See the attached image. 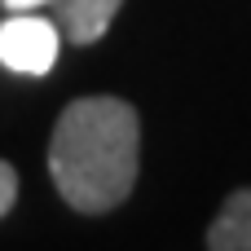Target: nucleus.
<instances>
[{"mask_svg":"<svg viewBox=\"0 0 251 251\" xmlns=\"http://www.w3.org/2000/svg\"><path fill=\"white\" fill-rule=\"evenodd\" d=\"M141 119L119 97H79L57 115L49 172L57 194L88 216L119 207L137 185Z\"/></svg>","mask_w":251,"mask_h":251,"instance_id":"nucleus-1","label":"nucleus"},{"mask_svg":"<svg viewBox=\"0 0 251 251\" xmlns=\"http://www.w3.org/2000/svg\"><path fill=\"white\" fill-rule=\"evenodd\" d=\"M62 31L53 18H40L35 9H13L0 22V66L13 75H49L57 62Z\"/></svg>","mask_w":251,"mask_h":251,"instance_id":"nucleus-2","label":"nucleus"},{"mask_svg":"<svg viewBox=\"0 0 251 251\" xmlns=\"http://www.w3.org/2000/svg\"><path fill=\"white\" fill-rule=\"evenodd\" d=\"M49 4L57 9L53 22H57V31L71 44H97L110 31V22H115L124 0H49Z\"/></svg>","mask_w":251,"mask_h":251,"instance_id":"nucleus-3","label":"nucleus"},{"mask_svg":"<svg viewBox=\"0 0 251 251\" xmlns=\"http://www.w3.org/2000/svg\"><path fill=\"white\" fill-rule=\"evenodd\" d=\"M212 251H251V190H234L216 221L207 225Z\"/></svg>","mask_w":251,"mask_h":251,"instance_id":"nucleus-4","label":"nucleus"},{"mask_svg":"<svg viewBox=\"0 0 251 251\" xmlns=\"http://www.w3.org/2000/svg\"><path fill=\"white\" fill-rule=\"evenodd\" d=\"M13 199H18V172L0 159V216L13 207Z\"/></svg>","mask_w":251,"mask_h":251,"instance_id":"nucleus-5","label":"nucleus"},{"mask_svg":"<svg viewBox=\"0 0 251 251\" xmlns=\"http://www.w3.org/2000/svg\"><path fill=\"white\" fill-rule=\"evenodd\" d=\"M0 4L13 13V9H35V4H49V0H0Z\"/></svg>","mask_w":251,"mask_h":251,"instance_id":"nucleus-6","label":"nucleus"}]
</instances>
